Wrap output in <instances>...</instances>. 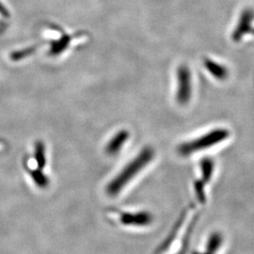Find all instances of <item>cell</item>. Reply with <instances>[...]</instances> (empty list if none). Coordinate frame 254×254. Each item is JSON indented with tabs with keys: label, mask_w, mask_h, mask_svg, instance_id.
<instances>
[{
	"label": "cell",
	"mask_w": 254,
	"mask_h": 254,
	"mask_svg": "<svg viewBox=\"0 0 254 254\" xmlns=\"http://www.w3.org/2000/svg\"><path fill=\"white\" fill-rule=\"evenodd\" d=\"M154 150L152 147H144L120 173L109 182L106 192L110 197H116L119 193L132 181L138 173L154 159Z\"/></svg>",
	"instance_id": "1"
},
{
	"label": "cell",
	"mask_w": 254,
	"mask_h": 254,
	"mask_svg": "<svg viewBox=\"0 0 254 254\" xmlns=\"http://www.w3.org/2000/svg\"><path fill=\"white\" fill-rule=\"evenodd\" d=\"M232 137V132L227 127H216L208 132L197 136L191 140L183 142L178 146V153L184 157L199 154L212 148L229 142Z\"/></svg>",
	"instance_id": "2"
},
{
	"label": "cell",
	"mask_w": 254,
	"mask_h": 254,
	"mask_svg": "<svg viewBox=\"0 0 254 254\" xmlns=\"http://www.w3.org/2000/svg\"><path fill=\"white\" fill-rule=\"evenodd\" d=\"M177 93L176 100L180 105H187L192 95V76L188 66H180L177 72Z\"/></svg>",
	"instance_id": "3"
},
{
	"label": "cell",
	"mask_w": 254,
	"mask_h": 254,
	"mask_svg": "<svg viewBox=\"0 0 254 254\" xmlns=\"http://www.w3.org/2000/svg\"><path fill=\"white\" fill-rule=\"evenodd\" d=\"M121 224L128 227H147L154 221V216L148 211L122 212L119 214Z\"/></svg>",
	"instance_id": "4"
},
{
	"label": "cell",
	"mask_w": 254,
	"mask_h": 254,
	"mask_svg": "<svg viewBox=\"0 0 254 254\" xmlns=\"http://www.w3.org/2000/svg\"><path fill=\"white\" fill-rule=\"evenodd\" d=\"M130 134L127 130H121L117 132L114 136L110 138L108 144L105 148L106 154H109L110 156L116 155L119 154L122 150V148L127 143Z\"/></svg>",
	"instance_id": "5"
},
{
	"label": "cell",
	"mask_w": 254,
	"mask_h": 254,
	"mask_svg": "<svg viewBox=\"0 0 254 254\" xmlns=\"http://www.w3.org/2000/svg\"><path fill=\"white\" fill-rule=\"evenodd\" d=\"M254 13L252 10H245L238 21V25L233 33V40L238 42L242 39V37L250 31L254 22Z\"/></svg>",
	"instance_id": "6"
},
{
	"label": "cell",
	"mask_w": 254,
	"mask_h": 254,
	"mask_svg": "<svg viewBox=\"0 0 254 254\" xmlns=\"http://www.w3.org/2000/svg\"><path fill=\"white\" fill-rule=\"evenodd\" d=\"M204 66L206 67L209 73L212 74V76H214L218 80H225L229 75L227 68L214 61L206 60L204 62Z\"/></svg>",
	"instance_id": "7"
},
{
	"label": "cell",
	"mask_w": 254,
	"mask_h": 254,
	"mask_svg": "<svg viewBox=\"0 0 254 254\" xmlns=\"http://www.w3.org/2000/svg\"><path fill=\"white\" fill-rule=\"evenodd\" d=\"M215 162L211 158L206 157L202 159L200 163V181L203 182L206 186L208 185L214 177L215 173Z\"/></svg>",
	"instance_id": "8"
},
{
	"label": "cell",
	"mask_w": 254,
	"mask_h": 254,
	"mask_svg": "<svg viewBox=\"0 0 254 254\" xmlns=\"http://www.w3.org/2000/svg\"><path fill=\"white\" fill-rule=\"evenodd\" d=\"M224 241V238L221 234L219 233H213L209 236L206 243V252L203 254H216L219 251V249L222 247Z\"/></svg>",
	"instance_id": "9"
},
{
	"label": "cell",
	"mask_w": 254,
	"mask_h": 254,
	"mask_svg": "<svg viewBox=\"0 0 254 254\" xmlns=\"http://www.w3.org/2000/svg\"><path fill=\"white\" fill-rule=\"evenodd\" d=\"M34 158H35L38 169L44 170L46 166V146L42 140H38L35 143Z\"/></svg>",
	"instance_id": "10"
},
{
	"label": "cell",
	"mask_w": 254,
	"mask_h": 254,
	"mask_svg": "<svg viewBox=\"0 0 254 254\" xmlns=\"http://www.w3.org/2000/svg\"><path fill=\"white\" fill-rule=\"evenodd\" d=\"M28 173L31 179L33 180L34 184L38 188L46 189L49 186V178L44 173L43 170H40V169L28 170Z\"/></svg>",
	"instance_id": "11"
},
{
	"label": "cell",
	"mask_w": 254,
	"mask_h": 254,
	"mask_svg": "<svg viewBox=\"0 0 254 254\" xmlns=\"http://www.w3.org/2000/svg\"><path fill=\"white\" fill-rule=\"evenodd\" d=\"M0 15L3 16V17H6V18L10 16V12H9V9L6 8V6L1 1H0Z\"/></svg>",
	"instance_id": "12"
}]
</instances>
